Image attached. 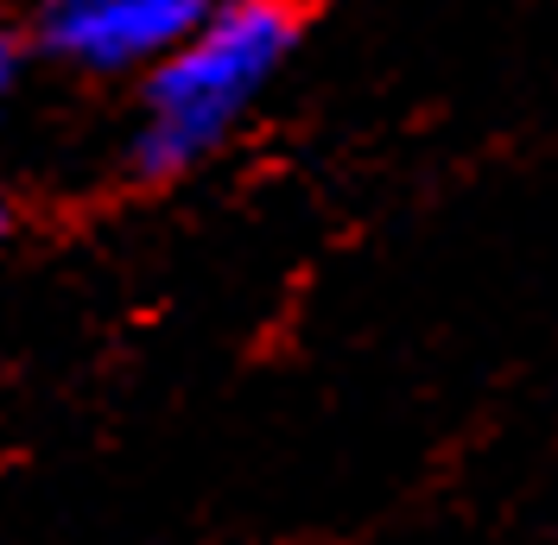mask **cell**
Returning <instances> with one entry per match:
<instances>
[{
	"label": "cell",
	"mask_w": 558,
	"mask_h": 545,
	"mask_svg": "<svg viewBox=\"0 0 558 545\" xmlns=\"http://www.w3.org/2000/svg\"><path fill=\"white\" fill-rule=\"evenodd\" d=\"M216 0H38L26 45L45 64H64L76 76H146L178 38L204 20Z\"/></svg>",
	"instance_id": "7a4b0ae2"
},
{
	"label": "cell",
	"mask_w": 558,
	"mask_h": 545,
	"mask_svg": "<svg viewBox=\"0 0 558 545\" xmlns=\"http://www.w3.org/2000/svg\"><path fill=\"white\" fill-rule=\"evenodd\" d=\"M0 235H7V204H0Z\"/></svg>",
	"instance_id": "277c9868"
},
{
	"label": "cell",
	"mask_w": 558,
	"mask_h": 545,
	"mask_svg": "<svg viewBox=\"0 0 558 545\" xmlns=\"http://www.w3.org/2000/svg\"><path fill=\"white\" fill-rule=\"evenodd\" d=\"M26 64H33V45L20 33H0V134L13 121V102H20V83H26Z\"/></svg>",
	"instance_id": "3957f363"
},
{
	"label": "cell",
	"mask_w": 558,
	"mask_h": 545,
	"mask_svg": "<svg viewBox=\"0 0 558 545\" xmlns=\"http://www.w3.org/2000/svg\"><path fill=\"white\" fill-rule=\"evenodd\" d=\"M299 0H216L159 64L140 76L128 171L140 184H178L204 171L247 128L260 96L299 51Z\"/></svg>",
	"instance_id": "6da1fadb"
}]
</instances>
